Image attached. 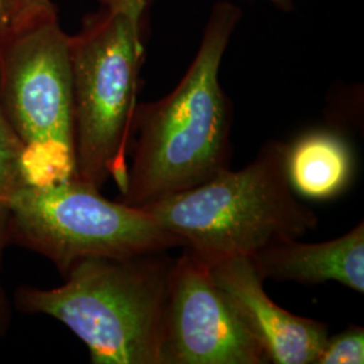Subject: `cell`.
Instances as JSON below:
<instances>
[{
  "label": "cell",
  "instance_id": "12",
  "mask_svg": "<svg viewBox=\"0 0 364 364\" xmlns=\"http://www.w3.org/2000/svg\"><path fill=\"white\" fill-rule=\"evenodd\" d=\"M364 363V329L350 326L335 336H328L316 364Z\"/></svg>",
  "mask_w": 364,
  "mask_h": 364
},
{
  "label": "cell",
  "instance_id": "4",
  "mask_svg": "<svg viewBox=\"0 0 364 364\" xmlns=\"http://www.w3.org/2000/svg\"><path fill=\"white\" fill-rule=\"evenodd\" d=\"M146 14L100 7L69 36L76 177L99 189L108 178L126 188Z\"/></svg>",
  "mask_w": 364,
  "mask_h": 364
},
{
  "label": "cell",
  "instance_id": "10",
  "mask_svg": "<svg viewBox=\"0 0 364 364\" xmlns=\"http://www.w3.org/2000/svg\"><path fill=\"white\" fill-rule=\"evenodd\" d=\"M287 170L296 195L324 201L351 185L355 156L351 144L338 131H308L287 144Z\"/></svg>",
  "mask_w": 364,
  "mask_h": 364
},
{
  "label": "cell",
  "instance_id": "5",
  "mask_svg": "<svg viewBox=\"0 0 364 364\" xmlns=\"http://www.w3.org/2000/svg\"><path fill=\"white\" fill-rule=\"evenodd\" d=\"M0 107L19 138L23 182L76 177L69 34L58 15L11 31L0 55Z\"/></svg>",
  "mask_w": 364,
  "mask_h": 364
},
{
  "label": "cell",
  "instance_id": "2",
  "mask_svg": "<svg viewBox=\"0 0 364 364\" xmlns=\"http://www.w3.org/2000/svg\"><path fill=\"white\" fill-rule=\"evenodd\" d=\"M168 251L73 263L54 289L21 287L14 306L65 324L93 364H164L165 320L174 259Z\"/></svg>",
  "mask_w": 364,
  "mask_h": 364
},
{
  "label": "cell",
  "instance_id": "7",
  "mask_svg": "<svg viewBox=\"0 0 364 364\" xmlns=\"http://www.w3.org/2000/svg\"><path fill=\"white\" fill-rule=\"evenodd\" d=\"M267 363L259 341L212 277L208 263L183 250L170 274L164 364Z\"/></svg>",
  "mask_w": 364,
  "mask_h": 364
},
{
  "label": "cell",
  "instance_id": "15",
  "mask_svg": "<svg viewBox=\"0 0 364 364\" xmlns=\"http://www.w3.org/2000/svg\"><path fill=\"white\" fill-rule=\"evenodd\" d=\"M13 1L14 0H0V55L10 30Z\"/></svg>",
  "mask_w": 364,
  "mask_h": 364
},
{
  "label": "cell",
  "instance_id": "11",
  "mask_svg": "<svg viewBox=\"0 0 364 364\" xmlns=\"http://www.w3.org/2000/svg\"><path fill=\"white\" fill-rule=\"evenodd\" d=\"M21 149L22 144L0 107V338L11 326V302L3 287L1 272L4 248L9 246L11 203L15 193L25 185L19 168Z\"/></svg>",
  "mask_w": 364,
  "mask_h": 364
},
{
  "label": "cell",
  "instance_id": "1",
  "mask_svg": "<svg viewBox=\"0 0 364 364\" xmlns=\"http://www.w3.org/2000/svg\"><path fill=\"white\" fill-rule=\"evenodd\" d=\"M240 16L234 3L216 1L178 85L156 102L136 105L129 144L132 162L120 203L144 208L230 168L234 109L219 72Z\"/></svg>",
  "mask_w": 364,
  "mask_h": 364
},
{
  "label": "cell",
  "instance_id": "14",
  "mask_svg": "<svg viewBox=\"0 0 364 364\" xmlns=\"http://www.w3.org/2000/svg\"><path fill=\"white\" fill-rule=\"evenodd\" d=\"M100 7L111 11H147L149 0H97ZM274 7H277L279 11L291 13L294 10V1L293 0H266Z\"/></svg>",
  "mask_w": 364,
  "mask_h": 364
},
{
  "label": "cell",
  "instance_id": "13",
  "mask_svg": "<svg viewBox=\"0 0 364 364\" xmlns=\"http://www.w3.org/2000/svg\"><path fill=\"white\" fill-rule=\"evenodd\" d=\"M58 15L52 0H14L10 19V31Z\"/></svg>",
  "mask_w": 364,
  "mask_h": 364
},
{
  "label": "cell",
  "instance_id": "9",
  "mask_svg": "<svg viewBox=\"0 0 364 364\" xmlns=\"http://www.w3.org/2000/svg\"><path fill=\"white\" fill-rule=\"evenodd\" d=\"M263 279L318 285L335 281L364 293V224L333 240L277 242L248 257Z\"/></svg>",
  "mask_w": 364,
  "mask_h": 364
},
{
  "label": "cell",
  "instance_id": "6",
  "mask_svg": "<svg viewBox=\"0 0 364 364\" xmlns=\"http://www.w3.org/2000/svg\"><path fill=\"white\" fill-rule=\"evenodd\" d=\"M9 245L43 255L63 277L84 258H124L181 247L147 210L111 201L78 177L48 188L23 185L11 203Z\"/></svg>",
  "mask_w": 364,
  "mask_h": 364
},
{
  "label": "cell",
  "instance_id": "8",
  "mask_svg": "<svg viewBox=\"0 0 364 364\" xmlns=\"http://www.w3.org/2000/svg\"><path fill=\"white\" fill-rule=\"evenodd\" d=\"M218 285L228 294L269 363L316 364L329 336L328 326L287 312L269 299L251 259L225 257L208 263Z\"/></svg>",
  "mask_w": 364,
  "mask_h": 364
},
{
  "label": "cell",
  "instance_id": "3",
  "mask_svg": "<svg viewBox=\"0 0 364 364\" xmlns=\"http://www.w3.org/2000/svg\"><path fill=\"white\" fill-rule=\"evenodd\" d=\"M141 209L207 263L251 257L277 242L299 239L318 224L290 185L287 144L278 141L264 144L242 170H223Z\"/></svg>",
  "mask_w": 364,
  "mask_h": 364
}]
</instances>
